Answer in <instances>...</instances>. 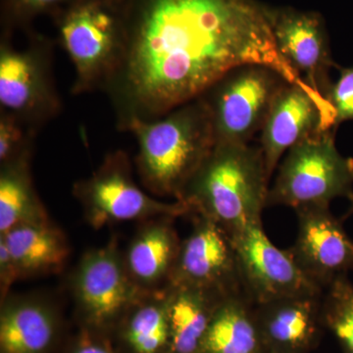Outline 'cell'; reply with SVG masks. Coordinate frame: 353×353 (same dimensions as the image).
<instances>
[{
	"label": "cell",
	"mask_w": 353,
	"mask_h": 353,
	"mask_svg": "<svg viewBox=\"0 0 353 353\" xmlns=\"http://www.w3.org/2000/svg\"><path fill=\"white\" fill-rule=\"evenodd\" d=\"M266 65L303 83L281 57L270 10L252 0H130L126 61L106 90L122 129L201 97L227 72Z\"/></svg>",
	"instance_id": "1"
},
{
	"label": "cell",
	"mask_w": 353,
	"mask_h": 353,
	"mask_svg": "<svg viewBox=\"0 0 353 353\" xmlns=\"http://www.w3.org/2000/svg\"><path fill=\"white\" fill-rule=\"evenodd\" d=\"M121 131L136 138L137 173L143 189L157 199L180 201L215 145L212 118L202 97L157 119L131 120Z\"/></svg>",
	"instance_id": "2"
},
{
	"label": "cell",
	"mask_w": 353,
	"mask_h": 353,
	"mask_svg": "<svg viewBox=\"0 0 353 353\" xmlns=\"http://www.w3.org/2000/svg\"><path fill=\"white\" fill-rule=\"evenodd\" d=\"M269 182L259 145L215 143L179 201L231 234L261 222Z\"/></svg>",
	"instance_id": "3"
},
{
	"label": "cell",
	"mask_w": 353,
	"mask_h": 353,
	"mask_svg": "<svg viewBox=\"0 0 353 353\" xmlns=\"http://www.w3.org/2000/svg\"><path fill=\"white\" fill-rule=\"evenodd\" d=\"M52 17L75 70L72 94L106 92L126 61L130 0H72Z\"/></svg>",
	"instance_id": "4"
},
{
	"label": "cell",
	"mask_w": 353,
	"mask_h": 353,
	"mask_svg": "<svg viewBox=\"0 0 353 353\" xmlns=\"http://www.w3.org/2000/svg\"><path fill=\"white\" fill-rule=\"evenodd\" d=\"M336 132H316L290 148L279 164L267 206H288L296 211L330 208L334 199L343 197L352 203L353 212V158L339 152Z\"/></svg>",
	"instance_id": "5"
},
{
	"label": "cell",
	"mask_w": 353,
	"mask_h": 353,
	"mask_svg": "<svg viewBox=\"0 0 353 353\" xmlns=\"http://www.w3.org/2000/svg\"><path fill=\"white\" fill-rule=\"evenodd\" d=\"M53 44L32 34L17 50L4 32L0 43V110L39 132L62 109L53 75Z\"/></svg>",
	"instance_id": "6"
},
{
	"label": "cell",
	"mask_w": 353,
	"mask_h": 353,
	"mask_svg": "<svg viewBox=\"0 0 353 353\" xmlns=\"http://www.w3.org/2000/svg\"><path fill=\"white\" fill-rule=\"evenodd\" d=\"M74 196L82 205L88 224L95 230L126 221L190 214L182 201H161L139 187L127 153H109L92 176L75 183Z\"/></svg>",
	"instance_id": "7"
},
{
	"label": "cell",
	"mask_w": 353,
	"mask_h": 353,
	"mask_svg": "<svg viewBox=\"0 0 353 353\" xmlns=\"http://www.w3.org/2000/svg\"><path fill=\"white\" fill-rule=\"evenodd\" d=\"M287 83L266 65L243 64L227 72L201 95L210 110L215 143H250Z\"/></svg>",
	"instance_id": "8"
},
{
	"label": "cell",
	"mask_w": 353,
	"mask_h": 353,
	"mask_svg": "<svg viewBox=\"0 0 353 353\" xmlns=\"http://www.w3.org/2000/svg\"><path fill=\"white\" fill-rule=\"evenodd\" d=\"M71 285L79 327L110 334L146 292L130 277L116 238L83 254Z\"/></svg>",
	"instance_id": "9"
},
{
	"label": "cell",
	"mask_w": 353,
	"mask_h": 353,
	"mask_svg": "<svg viewBox=\"0 0 353 353\" xmlns=\"http://www.w3.org/2000/svg\"><path fill=\"white\" fill-rule=\"evenodd\" d=\"M236 248L246 296L255 305L294 296H319L324 290L309 279L290 250L274 245L262 223L230 234Z\"/></svg>",
	"instance_id": "10"
},
{
	"label": "cell",
	"mask_w": 353,
	"mask_h": 353,
	"mask_svg": "<svg viewBox=\"0 0 353 353\" xmlns=\"http://www.w3.org/2000/svg\"><path fill=\"white\" fill-rule=\"evenodd\" d=\"M194 215V229L181 243L168 285L245 294L232 236L214 221Z\"/></svg>",
	"instance_id": "11"
},
{
	"label": "cell",
	"mask_w": 353,
	"mask_h": 353,
	"mask_svg": "<svg viewBox=\"0 0 353 353\" xmlns=\"http://www.w3.org/2000/svg\"><path fill=\"white\" fill-rule=\"evenodd\" d=\"M330 129L334 126L329 102L303 83H285L260 131L259 146L269 178L290 148L311 134Z\"/></svg>",
	"instance_id": "12"
},
{
	"label": "cell",
	"mask_w": 353,
	"mask_h": 353,
	"mask_svg": "<svg viewBox=\"0 0 353 353\" xmlns=\"http://www.w3.org/2000/svg\"><path fill=\"white\" fill-rule=\"evenodd\" d=\"M272 31L281 57L306 87L326 99L333 82L330 72L339 67L332 58L328 36L320 16L284 10L272 12Z\"/></svg>",
	"instance_id": "13"
},
{
	"label": "cell",
	"mask_w": 353,
	"mask_h": 353,
	"mask_svg": "<svg viewBox=\"0 0 353 353\" xmlns=\"http://www.w3.org/2000/svg\"><path fill=\"white\" fill-rule=\"evenodd\" d=\"M299 231L290 252L309 279L323 290L353 270V241L330 208L296 210Z\"/></svg>",
	"instance_id": "14"
},
{
	"label": "cell",
	"mask_w": 353,
	"mask_h": 353,
	"mask_svg": "<svg viewBox=\"0 0 353 353\" xmlns=\"http://www.w3.org/2000/svg\"><path fill=\"white\" fill-rule=\"evenodd\" d=\"M61 313L38 296H8L0 310V353H57L63 340Z\"/></svg>",
	"instance_id": "15"
},
{
	"label": "cell",
	"mask_w": 353,
	"mask_h": 353,
	"mask_svg": "<svg viewBox=\"0 0 353 353\" xmlns=\"http://www.w3.org/2000/svg\"><path fill=\"white\" fill-rule=\"evenodd\" d=\"M322 296H288L255 305L267 352L308 353L314 350L324 328Z\"/></svg>",
	"instance_id": "16"
},
{
	"label": "cell",
	"mask_w": 353,
	"mask_h": 353,
	"mask_svg": "<svg viewBox=\"0 0 353 353\" xmlns=\"http://www.w3.org/2000/svg\"><path fill=\"white\" fill-rule=\"evenodd\" d=\"M173 219L159 217L143 221L124 252L128 273L143 292L168 287L182 243Z\"/></svg>",
	"instance_id": "17"
},
{
	"label": "cell",
	"mask_w": 353,
	"mask_h": 353,
	"mask_svg": "<svg viewBox=\"0 0 353 353\" xmlns=\"http://www.w3.org/2000/svg\"><path fill=\"white\" fill-rule=\"evenodd\" d=\"M20 279L60 273L68 261L66 234L50 219L27 223L0 234Z\"/></svg>",
	"instance_id": "18"
},
{
	"label": "cell",
	"mask_w": 353,
	"mask_h": 353,
	"mask_svg": "<svg viewBox=\"0 0 353 353\" xmlns=\"http://www.w3.org/2000/svg\"><path fill=\"white\" fill-rule=\"evenodd\" d=\"M119 353H169L168 287L145 292L112 334Z\"/></svg>",
	"instance_id": "19"
},
{
	"label": "cell",
	"mask_w": 353,
	"mask_h": 353,
	"mask_svg": "<svg viewBox=\"0 0 353 353\" xmlns=\"http://www.w3.org/2000/svg\"><path fill=\"white\" fill-rule=\"evenodd\" d=\"M266 352L255 304L245 294L225 297L216 308L199 353Z\"/></svg>",
	"instance_id": "20"
},
{
	"label": "cell",
	"mask_w": 353,
	"mask_h": 353,
	"mask_svg": "<svg viewBox=\"0 0 353 353\" xmlns=\"http://www.w3.org/2000/svg\"><path fill=\"white\" fill-rule=\"evenodd\" d=\"M227 296L199 288L168 285L169 353L201 352L216 308Z\"/></svg>",
	"instance_id": "21"
},
{
	"label": "cell",
	"mask_w": 353,
	"mask_h": 353,
	"mask_svg": "<svg viewBox=\"0 0 353 353\" xmlns=\"http://www.w3.org/2000/svg\"><path fill=\"white\" fill-rule=\"evenodd\" d=\"M31 157L1 165L0 171V234L27 223L50 219L30 170Z\"/></svg>",
	"instance_id": "22"
},
{
	"label": "cell",
	"mask_w": 353,
	"mask_h": 353,
	"mask_svg": "<svg viewBox=\"0 0 353 353\" xmlns=\"http://www.w3.org/2000/svg\"><path fill=\"white\" fill-rule=\"evenodd\" d=\"M322 321L343 353H353V284L347 275L334 279L322 296Z\"/></svg>",
	"instance_id": "23"
},
{
	"label": "cell",
	"mask_w": 353,
	"mask_h": 353,
	"mask_svg": "<svg viewBox=\"0 0 353 353\" xmlns=\"http://www.w3.org/2000/svg\"><path fill=\"white\" fill-rule=\"evenodd\" d=\"M37 134L16 116L0 110V165L32 157Z\"/></svg>",
	"instance_id": "24"
},
{
	"label": "cell",
	"mask_w": 353,
	"mask_h": 353,
	"mask_svg": "<svg viewBox=\"0 0 353 353\" xmlns=\"http://www.w3.org/2000/svg\"><path fill=\"white\" fill-rule=\"evenodd\" d=\"M72 0H3L2 16L4 17L6 31L13 28H25L32 19L43 14L53 16Z\"/></svg>",
	"instance_id": "25"
},
{
	"label": "cell",
	"mask_w": 353,
	"mask_h": 353,
	"mask_svg": "<svg viewBox=\"0 0 353 353\" xmlns=\"http://www.w3.org/2000/svg\"><path fill=\"white\" fill-rule=\"evenodd\" d=\"M333 112L334 129L341 123L353 120V66L341 68L340 77L327 95Z\"/></svg>",
	"instance_id": "26"
},
{
	"label": "cell",
	"mask_w": 353,
	"mask_h": 353,
	"mask_svg": "<svg viewBox=\"0 0 353 353\" xmlns=\"http://www.w3.org/2000/svg\"><path fill=\"white\" fill-rule=\"evenodd\" d=\"M63 353H119L113 336L103 332L79 327L78 333L69 341Z\"/></svg>",
	"instance_id": "27"
},
{
	"label": "cell",
	"mask_w": 353,
	"mask_h": 353,
	"mask_svg": "<svg viewBox=\"0 0 353 353\" xmlns=\"http://www.w3.org/2000/svg\"><path fill=\"white\" fill-rule=\"evenodd\" d=\"M18 280H20L19 274L16 269L6 243L0 240V297L3 301L7 296H10L11 287Z\"/></svg>",
	"instance_id": "28"
},
{
	"label": "cell",
	"mask_w": 353,
	"mask_h": 353,
	"mask_svg": "<svg viewBox=\"0 0 353 353\" xmlns=\"http://www.w3.org/2000/svg\"><path fill=\"white\" fill-rule=\"evenodd\" d=\"M266 353H273V352H266Z\"/></svg>",
	"instance_id": "29"
}]
</instances>
